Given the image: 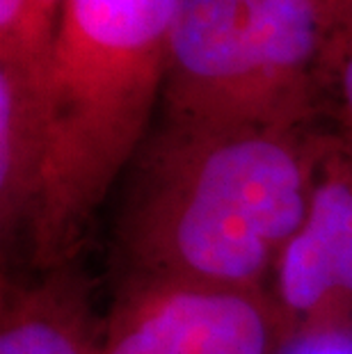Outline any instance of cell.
Masks as SVG:
<instances>
[{"mask_svg":"<svg viewBox=\"0 0 352 354\" xmlns=\"http://www.w3.org/2000/svg\"><path fill=\"white\" fill-rule=\"evenodd\" d=\"M327 142L323 124L160 119L126 169L117 250L129 279L270 290Z\"/></svg>","mask_w":352,"mask_h":354,"instance_id":"obj_1","label":"cell"},{"mask_svg":"<svg viewBox=\"0 0 352 354\" xmlns=\"http://www.w3.org/2000/svg\"><path fill=\"white\" fill-rule=\"evenodd\" d=\"M178 0H64L41 69L48 162L28 243L35 268L73 261L96 210L154 128Z\"/></svg>","mask_w":352,"mask_h":354,"instance_id":"obj_2","label":"cell"},{"mask_svg":"<svg viewBox=\"0 0 352 354\" xmlns=\"http://www.w3.org/2000/svg\"><path fill=\"white\" fill-rule=\"evenodd\" d=\"M286 325L268 288L129 281L103 325L101 354H281Z\"/></svg>","mask_w":352,"mask_h":354,"instance_id":"obj_3","label":"cell"},{"mask_svg":"<svg viewBox=\"0 0 352 354\" xmlns=\"http://www.w3.org/2000/svg\"><path fill=\"white\" fill-rule=\"evenodd\" d=\"M270 292L299 338L352 336V142L329 128L306 215L275 268Z\"/></svg>","mask_w":352,"mask_h":354,"instance_id":"obj_4","label":"cell"},{"mask_svg":"<svg viewBox=\"0 0 352 354\" xmlns=\"http://www.w3.org/2000/svg\"><path fill=\"white\" fill-rule=\"evenodd\" d=\"M160 105V119L176 124L275 126L247 44L243 0H178Z\"/></svg>","mask_w":352,"mask_h":354,"instance_id":"obj_5","label":"cell"},{"mask_svg":"<svg viewBox=\"0 0 352 354\" xmlns=\"http://www.w3.org/2000/svg\"><path fill=\"white\" fill-rule=\"evenodd\" d=\"M243 19L268 119L318 122V82L334 28L323 0H243Z\"/></svg>","mask_w":352,"mask_h":354,"instance_id":"obj_6","label":"cell"},{"mask_svg":"<svg viewBox=\"0 0 352 354\" xmlns=\"http://www.w3.org/2000/svg\"><path fill=\"white\" fill-rule=\"evenodd\" d=\"M39 64L0 62V227L26 247L39 217L48 162V122Z\"/></svg>","mask_w":352,"mask_h":354,"instance_id":"obj_7","label":"cell"},{"mask_svg":"<svg viewBox=\"0 0 352 354\" xmlns=\"http://www.w3.org/2000/svg\"><path fill=\"white\" fill-rule=\"evenodd\" d=\"M82 281L69 270H48L35 283L3 286L0 354H101Z\"/></svg>","mask_w":352,"mask_h":354,"instance_id":"obj_8","label":"cell"},{"mask_svg":"<svg viewBox=\"0 0 352 354\" xmlns=\"http://www.w3.org/2000/svg\"><path fill=\"white\" fill-rule=\"evenodd\" d=\"M318 122L352 142V26L334 30L318 82Z\"/></svg>","mask_w":352,"mask_h":354,"instance_id":"obj_9","label":"cell"},{"mask_svg":"<svg viewBox=\"0 0 352 354\" xmlns=\"http://www.w3.org/2000/svg\"><path fill=\"white\" fill-rule=\"evenodd\" d=\"M64 0H28L26 64L44 66L53 48Z\"/></svg>","mask_w":352,"mask_h":354,"instance_id":"obj_10","label":"cell"},{"mask_svg":"<svg viewBox=\"0 0 352 354\" xmlns=\"http://www.w3.org/2000/svg\"><path fill=\"white\" fill-rule=\"evenodd\" d=\"M334 30L352 26V0H323Z\"/></svg>","mask_w":352,"mask_h":354,"instance_id":"obj_11","label":"cell"}]
</instances>
